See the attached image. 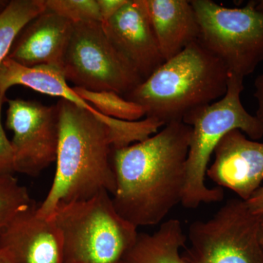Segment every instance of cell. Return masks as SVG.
<instances>
[{
  "label": "cell",
  "instance_id": "6da1fadb",
  "mask_svg": "<svg viewBox=\"0 0 263 263\" xmlns=\"http://www.w3.org/2000/svg\"><path fill=\"white\" fill-rule=\"evenodd\" d=\"M59 112V143L56 172L38 214L51 217L57 207L87 200L108 192L114 193L116 177L110 155L114 148L143 141L163 127L154 119L114 127L95 114L61 99Z\"/></svg>",
  "mask_w": 263,
  "mask_h": 263
},
{
  "label": "cell",
  "instance_id": "7a4b0ae2",
  "mask_svg": "<svg viewBox=\"0 0 263 263\" xmlns=\"http://www.w3.org/2000/svg\"><path fill=\"white\" fill-rule=\"evenodd\" d=\"M192 127L165 124L143 141L113 150L118 214L133 226H155L181 203Z\"/></svg>",
  "mask_w": 263,
  "mask_h": 263
},
{
  "label": "cell",
  "instance_id": "3957f363",
  "mask_svg": "<svg viewBox=\"0 0 263 263\" xmlns=\"http://www.w3.org/2000/svg\"><path fill=\"white\" fill-rule=\"evenodd\" d=\"M229 77L224 64L197 41L164 61L124 98L164 126L222 98Z\"/></svg>",
  "mask_w": 263,
  "mask_h": 263
},
{
  "label": "cell",
  "instance_id": "277c9868",
  "mask_svg": "<svg viewBox=\"0 0 263 263\" xmlns=\"http://www.w3.org/2000/svg\"><path fill=\"white\" fill-rule=\"evenodd\" d=\"M243 90V79L230 75L228 89L222 98L183 118V122L192 127L181 202L186 209H196L201 203L219 202L224 198L222 188L209 187L205 179L211 157L227 133L239 129L253 140L263 136L262 123L249 114L242 104Z\"/></svg>",
  "mask_w": 263,
  "mask_h": 263
},
{
  "label": "cell",
  "instance_id": "5b68a950",
  "mask_svg": "<svg viewBox=\"0 0 263 263\" xmlns=\"http://www.w3.org/2000/svg\"><path fill=\"white\" fill-rule=\"evenodd\" d=\"M51 217L61 235L63 263H122L138 238L108 192L61 204Z\"/></svg>",
  "mask_w": 263,
  "mask_h": 263
},
{
  "label": "cell",
  "instance_id": "8992f818",
  "mask_svg": "<svg viewBox=\"0 0 263 263\" xmlns=\"http://www.w3.org/2000/svg\"><path fill=\"white\" fill-rule=\"evenodd\" d=\"M200 28L198 41L230 75L245 79L263 62V12L252 2L230 8L212 0L190 1Z\"/></svg>",
  "mask_w": 263,
  "mask_h": 263
},
{
  "label": "cell",
  "instance_id": "52a82bcc",
  "mask_svg": "<svg viewBox=\"0 0 263 263\" xmlns=\"http://www.w3.org/2000/svg\"><path fill=\"white\" fill-rule=\"evenodd\" d=\"M261 216L239 198L230 199L207 221L192 223L186 263H263Z\"/></svg>",
  "mask_w": 263,
  "mask_h": 263
},
{
  "label": "cell",
  "instance_id": "ba28073f",
  "mask_svg": "<svg viewBox=\"0 0 263 263\" xmlns=\"http://www.w3.org/2000/svg\"><path fill=\"white\" fill-rule=\"evenodd\" d=\"M61 70L66 80L77 87L122 97L143 81L114 48L99 22L72 23Z\"/></svg>",
  "mask_w": 263,
  "mask_h": 263
},
{
  "label": "cell",
  "instance_id": "9c48e42d",
  "mask_svg": "<svg viewBox=\"0 0 263 263\" xmlns=\"http://www.w3.org/2000/svg\"><path fill=\"white\" fill-rule=\"evenodd\" d=\"M6 127L13 133L15 172L35 176L56 162L59 143L57 105L7 100Z\"/></svg>",
  "mask_w": 263,
  "mask_h": 263
},
{
  "label": "cell",
  "instance_id": "30bf717a",
  "mask_svg": "<svg viewBox=\"0 0 263 263\" xmlns=\"http://www.w3.org/2000/svg\"><path fill=\"white\" fill-rule=\"evenodd\" d=\"M102 26L114 48L143 81L164 63L146 0H128L117 14Z\"/></svg>",
  "mask_w": 263,
  "mask_h": 263
},
{
  "label": "cell",
  "instance_id": "8fae6325",
  "mask_svg": "<svg viewBox=\"0 0 263 263\" xmlns=\"http://www.w3.org/2000/svg\"><path fill=\"white\" fill-rule=\"evenodd\" d=\"M0 254L12 263H63L61 235L34 203L0 230Z\"/></svg>",
  "mask_w": 263,
  "mask_h": 263
},
{
  "label": "cell",
  "instance_id": "7c38bea8",
  "mask_svg": "<svg viewBox=\"0 0 263 263\" xmlns=\"http://www.w3.org/2000/svg\"><path fill=\"white\" fill-rule=\"evenodd\" d=\"M214 155L208 177L247 201L263 181V143L249 140L243 132L233 129L218 143Z\"/></svg>",
  "mask_w": 263,
  "mask_h": 263
},
{
  "label": "cell",
  "instance_id": "4fadbf2b",
  "mask_svg": "<svg viewBox=\"0 0 263 263\" xmlns=\"http://www.w3.org/2000/svg\"><path fill=\"white\" fill-rule=\"evenodd\" d=\"M72 29L70 21L46 10L24 27L8 57L25 67L49 66L61 70Z\"/></svg>",
  "mask_w": 263,
  "mask_h": 263
},
{
  "label": "cell",
  "instance_id": "5bb4252c",
  "mask_svg": "<svg viewBox=\"0 0 263 263\" xmlns=\"http://www.w3.org/2000/svg\"><path fill=\"white\" fill-rule=\"evenodd\" d=\"M152 29L164 61L197 42L200 28L187 0H146Z\"/></svg>",
  "mask_w": 263,
  "mask_h": 263
},
{
  "label": "cell",
  "instance_id": "9a60e30c",
  "mask_svg": "<svg viewBox=\"0 0 263 263\" xmlns=\"http://www.w3.org/2000/svg\"><path fill=\"white\" fill-rule=\"evenodd\" d=\"M186 238L181 221L170 219L153 234L138 233L122 263H186L180 253Z\"/></svg>",
  "mask_w": 263,
  "mask_h": 263
},
{
  "label": "cell",
  "instance_id": "2e32d148",
  "mask_svg": "<svg viewBox=\"0 0 263 263\" xmlns=\"http://www.w3.org/2000/svg\"><path fill=\"white\" fill-rule=\"evenodd\" d=\"M46 10V0H12L0 13V66L24 27Z\"/></svg>",
  "mask_w": 263,
  "mask_h": 263
},
{
  "label": "cell",
  "instance_id": "e0dca14e",
  "mask_svg": "<svg viewBox=\"0 0 263 263\" xmlns=\"http://www.w3.org/2000/svg\"><path fill=\"white\" fill-rule=\"evenodd\" d=\"M76 94L105 117L125 122H137L146 116L144 109L110 91H91L84 88L72 87Z\"/></svg>",
  "mask_w": 263,
  "mask_h": 263
},
{
  "label": "cell",
  "instance_id": "ac0fdd59",
  "mask_svg": "<svg viewBox=\"0 0 263 263\" xmlns=\"http://www.w3.org/2000/svg\"><path fill=\"white\" fill-rule=\"evenodd\" d=\"M35 203L13 174L0 175V230L19 213Z\"/></svg>",
  "mask_w": 263,
  "mask_h": 263
},
{
  "label": "cell",
  "instance_id": "d6986e66",
  "mask_svg": "<svg viewBox=\"0 0 263 263\" xmlns=\"http://www.w3.org/2000/svg\"><path fill=\"white\" fill-rule=\"evenodd\" d=\"M46 10L72 23L99 22L101 16L97 0H46Z\"/></svg>",
  "mask_w": 263,
  "mask_h": 263
},
{
  "label": "cell",
  "instance_id": "ffe728a7",
  "mask_svg": "<svg viewBox=\"0 0 263 263\" xmlns=\"http://www.w3.org/2000/svg\"><path fill=\"white\" fill-rule=\"evenodd\" d=\"M5 101V96H0V174H13L15 172L14 150L2 124V107Z\"/></svg>",
  "mask_w": 263,
  "mask_h": 263
},
{
  "label": "cell",
  "instance_id": "44dd1931",
  "mask_svg": "<svg viewBox=\"0 0 263 263\" xmlns=\"http://www.w3.org/2000/svg\"><path fill=\"white\" fill-rule=\"evenodd\" d=\"M101 16L102 24L108 22L123 7L127 4L128 0H97Z\"/></svg>",
  "mask_w": 263,
  "mask_h": 263
},
{
  "label": "cell",
  "instance_id": "7402d4cb",
  "mask_svg": "<svg viewBox=\"0 0 263 263\" xmlns=\"http://www.w3.org/2000/svg\"><path fill=\"white\" fill-rule=\"evenodd\" d=\"M254 96L257 103L255 116L263 124V69L254 81Z\"/></svg>",
  "mask_w": 263,
  "mask_h": 263
},
{
  "label": "cell",
  "instance_id": "603a6c76",
  "mask_svg": "<svg viewBox=\"0 0 263 263\" xmlns=\"http://www.w3.org/2000/svg\"><path fill=\"white\" fill-rule=\"evenodd\" d=\"M251 212L263 216V186H260L247 201H245Z\"/></svg>",
  "mask_w": 263,
  "mask_h": 263
},
{
  "label": "cell",
  "instance_id": "cb8c5ba5",
  "mask_svg": "<svg viewBox=\"0 0 263 263\" xmlns=\"http://www.w3.org/2000/svg\"><path fill=\"white\" fill-rule=\"evenodd\" d=\"M259 239L263 245V216H261L260 228H259Z\"/></svg>",
  "mask_w": 263,
  "mask_h": 263
},
{
  "label": "cell",
  "instance_id": "d4e9b609",
  "mask_svg": "<svg viewBox=\"0 0 263 263\" xmlns=\"http://www.w3.org/2000/svg\"><path fill=\"white\" fill-rule=\"evenodd\" d=\"M9 2L10 1H6V0H0V13L6 8Z\"/></svg>",
  "mask_w": 263,
  "mask_h": 263
},
{
  "label": "cell",
  "instance_id": "484cf974",
  "mask_svg": "<svg viewBox=\"0 0 263 263\" xmlns=\"http://www.w3.org/2000/svg\"><path fill=\"white\" fill-rule=\"evenodd\" d=\"M0 263H12L11 262H10L8 259H7L5 258V257H3L2 254H0Z\"/></svg>",
  "mask_w": 263,
  "mask_h": 263
},
{
  "label": "cell",
  "instance_id": "4316f807",
  "mask_svg": "<svg viewBox=\"0 0 263 263\" xmlns=\"http://www.w3.org/2000/svg\"><path fill=\"white\" fill-rule=\"evenodd\" d=\"M257 8H258L260 11L263 12V0L257 3Z\"/></svg>",
  "mask_w": 263,
  "mask_h": 263
},
{
  "label": "cell",
  "instance_id": "83f0119b",
  "mask_svg": "<svg viewBox=\"0 0 263 263\" xmlns=\"http://www.w3.org/2000/svg\"><path fill=\"white\" fill-rule=\"evenodd\" d=\"M0 175H2V174H0Z\"/></svg>",
  "mask_w": 263,
  "mask_h": 263
}]
</instances>
